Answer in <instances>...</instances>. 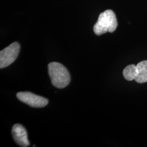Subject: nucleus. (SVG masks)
Listing matches in <instances>:
<instances>
[{
  "instance_id": "obj_1",
  "label": "nucleus",
  "mask_w": 147,
  "mask_h": 147,
  "mask_svg": "<svg viewBox=\"0 0 147 147\" xmlns=\"http://www.w3.org/2000/svg\"><path fill=\"white\" fill-rule=\"evenodd\" d=\"M48 72L53 86L62 89L68 86L70 75L63 65L58 62H51L48 65Z\"/></svg>"
},
{
  "instance_id": "obj_2",
  "label": "nucleus",
  "mask_w": 147,
  "mask_h": 147,
  "mask_svg": "<svg viewBox=\"0 0 147 147\" xmlns=\"http://www.w3.org/2000/svg\"><path fill=\"white\" fill-rule=\"evenodd\" d=\"M118 26L117 20L115 13L110 9L106 10L100 14L98 21L95 24L93 30L95 34L100 36L107 32L112 33Z\"/></svg>"
},
{
  "instance_id": "obj_3",
  "label": "nucleus",
  "mask_w": 147,
  "mask_h": 147,
  "mask_svg": "<svg viewBox=\"0 0 147 147\" xmlns=\"http://www.w3.org/2000/svg\"><path fill=\"white\" fill-rule=\"evenodd\" d=\"M123 76L127 81L135 80L138 84L147 82V61H143L136 65L130 64L123 70Z\"/></svg>"
},
{
  "instance_id": "obj_4",
  "label": "nucleus",
  "mask_w": 147,
  "mask_h": 147,
  "mask_svg": "<svg viewBox=\"0 0 147 147\" xmlns=\"http://www.w3.org/2000/svg\"><path fill=\"white\" fill-rule=\"evenodd\" d=\"M20 46L18 42H13L0 52V68L8 67L18 57Z\"/></svg>"
},
{
  "instance_id": "obj_5",
  "label": "nucleus",
  "mask_w": 147,
  "mask_h": 147,
  "mask_svg": "<svg viewBox=\"0 0 147 147\" xmlns=\"http://www.w3.org/2000/svg\"><path fill=\"white\" fill-rule=\"evenodd\" d=\"M16 97L21 102L35 108L44 107L49 102L47 99L29 92H18L16 94Z\"/></svg>"
},
{
  "instance_id": "obj_6",
  "label": "nucleus",
  "mask_w": 147,
  "mask_h": 147,
  "mask_svg": "<svg viewBox=\"0 0 147 147\" xmlns=\"http://www.w3.org/2000/svg\"><path fill=\"white\" fill-rule=\"evenodd\" d=\"M11 134L14 141L19 146L26 147L30 146L26 130L20 124H16L13 125L11 130Z\"/></svg>"
}]
</instances>
